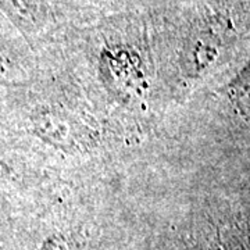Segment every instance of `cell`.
<instances>
[{
  "label": "cell",
  "mask_w": 250,
  "mask_h": 250,
  "mask_svg": "<svg viewBox=\"0 0 250 250\" xmlns=\"http://www.w3.org/2000/svg\"><path fill=\"white\" fill-rule=\"evenodd\" d=\"M224 92L235 113L250 124V56L241 70L227 82Z\"/></svg>",
  "instance_id": "277c9868"
},
{
  "label": "cell",
  "mask_w": 250,
  "mask_h": 250,
  "mask_svg": "<svg viewBox=\"0 0 250 250\" xmlns=\"http://www.w3.org/2000/svg\"><path fill=\"white\" fill-rule=\"evenodd\" d=\"M35 134L62 152H83L95 142L93 131L80 118L60 108H46L34 117Z\"/></svg>",
  "instance_id": "6da1fadb"
},
{
  "label": "cell",
  "mask_w": 250,
  "mask_h": 250,
  "mask_svg": "<svg viewBox=\"0 0 250 250\" xmlns=\"http://www.w3.org/2000/svg\"><path fill=\"white\" fill-rule=\"evenodd\" d=\"M10 175V168L7 167V164H4V163H1L0 161V184L1 182H4L6 179L9 178Z\"/></svg>",
  "instance_id": "8992f818"
},
{
  "label": "cell",
  "mask_w": 250,
  "mask_h": 250,
  "mask_svg": "<svg viewBox=\"0 0 250 250\" xmlns=\"http://www.w3.org/2000/svg\"><path fill=\"white\" fill-rule=\"evenodd\" d=\"M102 65L111 85L121 93H139L143 88V72L141 62L128 50L106 52L102 57Z\"/></svg>",
  "instance_id": "7a4b0ae2"
},
{
  "label": "cell",
  "mask_w": 250,
  "mask_h": 250,
  "mask_svg": "<svg viewBox=\"0 0 250 250\" xmlns=\"http://www.w3.org/2000/svg\"><path fill=\"white\" fill-rule=\"evenodd\" d=\"M228 34V25L221 18L213 20L207 27L202 28L190 47L192 71L205 72L218 59L224 45V36Z\"/></svg>",
  "instance_id": "3957f363"
},
{
  "label": "cell",
  "mask_w": 250,
  "mask_h": 250,
  "mask_svg": "<svg viewBox=\"0 0 250 250\" xmlns=\"http://www.w3.org/2000/svg\"><path fill=\"white\" fill-rule=\"evenodd\" d=\"M41 250H72L70 243L67 242V239H64L62 236L59 235H53L50 238H47L45 243L42 245Z\"/></svg>",
  "instance_id": "5b68a950"
}]
</instances>
